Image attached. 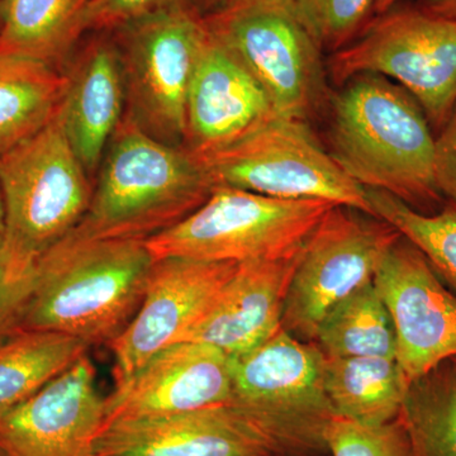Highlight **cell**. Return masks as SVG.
<instances>
[{
	"label": "cell",
	"mask_w": 456,
	"mask_h": 456,
	"mask_svg": "<svg viewBox=\"0 0 456 456\" xmlns=\"http://www.w3.org/2000/svg\"><path fill=\"white\" fill-rule=\"evenodd\" d=\"M155 261L143 240L90 239L74 228L36 261L12 329L110 345L139 311Z\"/></svg>",
	"instance_id": "cell-1"
},
{
	"label": "cell",
	"mask_w": 456,
	"mask_h": 456,
	"mask_svg": "<svg viewBox=\"0 0 456 456\" xmlns=\"http://www.w3.org/2000/svg\"><path fill=\"white\" fill-rule=\"evenodd\" d=\"M330 97V154L362 188L392 194L416 211L443 202L435 182L428 117L406 89L377 74L350 77Z\"/></svg>",
	"instance_id": "cell-2"
},
{
	"label": "cell",
	"mask_w": 456,
	"mask_h": 456,
	"mask_svg": "<svg viewBox=\"0 0 456 456\" xmlns=\"http://www.w3.org/2000/svg\"><path fill=\"white\" fill-rule=\"evenodd\" d=\"M77 232L102 240H145L196 211L215 184L185 147L151 136L123 117L97 171Z\"/></svg>",
	"instance_id": "cell-3"
},
{
	"label": "cell",
	"mask_w": 456,
	"mask_h": 456,
	"mask_svg": "<svg viewBox=\"0 0 456 456\" xmlns=\"http://www.w3.org/2000/svg\"><path fill=\"white\" fill-rule=\"evenodd\" d=\"M88 171L69 142L59 110L44 128L0 156V193L9 256L18 269L70 233L88 211Z\"/></svg>",
	"instance_id": "cell-4"
},
{
	"label": "cell",
	"mask_w": 456,
	"mask_h": 456,
	"mask_svg": "<svg viewBox=\"0 0 456 456\" xmlns=\"http://www.w3.org/2000/svg\"><path fill=\"white\" fill-rule=\"evenodd\" d=\"M325 355L314 342L283 329L245 355L232 358L235 408L263 432L281 456H314L326 450L335 417L323 386Z\"/></svg>",
	"instance_id": "cell-5"
},
{
	"label": "cell",
	"mask_w": 456,
	"mask_h": 456,
	"mask_svg": "<svg viewBox=\"0 0 456 456\" xmlns=\"http://www.w3.org/2000/svg\"><path fill=\"white\" fill-rule=\"evenodd\" d=\"M335 206L325 200H279L215 187L200 208L145 240V244L155 260L287 259L301 253L314 228Z\"/></svg>",
	"instance_id": "cell-6"
},
{
	"label": "cell",
	"mask_w": 456,
	"mask_h": 456,
	"mask_svg": "<svg viewBox=\"0 0 456 456\" xmlns=\"http://www.w3.org/2000/svg\"><path fill=\"white\" fill-rule=\"evenodd\" d=\"M204 18L259 80L279 116L310 122L329 104L323 50L292 0H233Z\"/></svg>",
	"instance_id": "cell-7"
},
{
	"label": "cell",
	"mask_w": 456,
	"mask_h": 456,
	"mask_svg": "<svg viewBox=\"0 0 456 456\" xmlns=\"http://www.w3.org/2000/svg\"><path fill=\"white\" fill-rule=\"evenodd\" d=\"M110 33L122 60L126 116L156 139L184 145L189 86L209 33L204 14L189 0Z\"/></svg>",
	"instance_id": "cell-8"
},
{
	"label": "cell",
	"mask_w": 456,
	"mask_h": 456,
	"mask_svg": "<svg viewBox=\"0 0 456 456\" xmlns=\"http://www.w3.org/2000/svg\"><path fill=\"white\" fill-rule=\"evenodd\" d=\"M326 68L340 86L359 74L397 83L419 102L431 127L441 130L456 104V20L393 8L331 53Z\"/></svg>",
	"instance_id": "cell-9"
},
{
	"label": "cell",
	"mask_w": 456,
	"mask_h": 456,
	"mask_svg": "<svg viewBox=\"0 0 456 456\" xmlns=\"http://www.w3.org/2000/svg\"><path fill=\"white\" fill-rule=\"evenodd\" d=\"M196 158L215 187L325 200L374 216L367 189L341 169L302 119L277 117L233 145Z\"/></svg>",
	"instance_id": "cell-10"
},
{
	"label": "cell",
	"mask_w": 456,
	"mask_h": 456,
	"mask_svg": "<svg viewBox=\"0 0 456 456\" xmlns=\"http://www.w3.org/2000/svg\"><path fill=\"white\" fill-rule=\"evenodd\" d=\"M401 233L388 222L335 206L308 237L285 297L281 329L314 342L321 323L342 299L374 281Z\"/></svg>",
	"instance_id": "cell-11"
},
{
	"label": "cell",
	"mask_w": 456,
	"mask_h": 456,
	"mask_svg": "<svg viewBox=\"0 0 456 456\" xmlns=\"http://www.w3.org/2000/svg\"><path fill=\"white\" fill-rule=\"evenodd\" d=\"M237 268L236 261L156 260L139 311L110 344L116 386L156 354L184 341L211 310Z\"/></svg>",
	"instance_id": "cell-12"
},
{
	"label": "cell",
	"mask_w": 456,
	"mask_h": 456,
	"mask_svg": "<svg viewBox=\"0 0 456 456\" xmlns=\"http://www.w3.org/2000/svg\"><path fill=\"white\" fill-rule=\"evenodd\" d=\"M374 284L391 314L395 359L410 383L456 358V296L415 245L401 235Z\"/></svg>",
	"instance_id": "cell-13"
},
{
	"label": "cell",
	"mask_w": 456,
	"mask_h": 456,
	"mask_svg": "<svg viewBox=\"0 0 456 456\" xmlns=\"http://www.w3.org/2000/svg\"><path fill=\"white\" fill-rule=\"evenodd\" d=\"M106 415L86 354L0 419V448L7 456H93Z\"/></svg>",
	"instance_id": "cell-14"
},
{
	"label": "cell",
	"mask_w": 456,
	"mask_h": 456,
	"mask_svg": "<svg viewBox=\"0 0 456 456\" xmlns=\"http://www.w3.org/2000/svg\"><path fill=\"white\" fill-rule=\"evenodd\" d=\"M232 397V358L204 342L182 341L149 360L107 397L106 426L224 406Z\"/></svg>",
	"instance_id": "cell-15"
},
{
	"label": "cell",
	"mask_w": 456,
	"mask_h": 456,
	"mask_svg": "<svg viewBox=\"0 0 456 456\" xmlns=\"http://www.w3.org/2000/svg\"><path fill=\"white\" fill-rule=\"evenodd\" d=\"M277 117L259 80L209 31L189 86L183 146L194 156L212 154Z\"/></svg>",
	"instance_id": "cell-16"
},
{
	"label": "cell",
	"mask_w": 456,
	"mask_h": 456,
	"mask_svg": "<svg viewBox=\"0 0 456 456\" xmlns=\"http://www.w3.org/2000/svg\"><path fill=\"white\" fill-rule=\"evenodd\" d=\"M93 456H281L235 408L224 404L108 425Z\"/></svg>",
	"instance_id": "cell-17"
},
{
	"label": "cell",
	"mask_w": 456,
	"mask_h": 456,
	"mask_svg": "<svg viewBox=\"0 0 456 456\" xmlns=\"http://www.w3.org/2000/svg\"><path fill=\"white\" fill-rule=\"evenodd\" d=\"M301 254L239 263L217 301L184 341L212 345L231 358L268 341L281 330L285 297Z\"/></svg>",
	"instance_id": "cell-18"
},
{
	"label": "cell",
	"mask_w": 456,
	"mask_h": 456,
	"mask_svg": "<svg viewBox=\"0 0 456 456\" xmlns=\"http://www.w3.org/2000/svg\"><path fill=\"white\" fill-rule=\"evenodd\" d=\"M66 68L59 113L75 154L93 175L125 117L121 55L110 33H101L86 42Z\"/></svg>",
	"instance_id": "cell-19"
},
{
	"label": "cell",
	"mask_w": 456,
	"mask_h": 456,
	"mask_svg": "<svg viewBox=\"0 0 456 456\" xmlns=\"http://www.w3.org/2000/svg\"><path fill=\"white\" fill-rule=\"evenodd\" d=\"M323 386L336 417L377 426L397 419L410 380L395 359L325 356Z\"/></svg>",
	"instance_id": "cell-20"
},
{
	"label": "cell",
	"mask_w": 456,
	"mask_h": 456,
	"mask_svg": "<svg viewBox=\"0 0 456 456\" xmlns=\"http://www.w3.org/2000/svg\"><path fill=\"white\" fill-rule=\"evenodd\" d=\"M86 0H8L0 53L27 57L62 73L86 33Z\"/></svg>",
	"instance_id": "cell-21"
},
{
	"label": "cell",
	"mask_w": 456,
	"mask_h": 456,
	"mask_svg": "<svg viewBox=\"0 0 456 456\" xmlns=\"http://www.w3.org/2000/svg\"><path fill=\"white\" fill-rule=\"evenodd\" d=\"M75 336L38 330L0 335V419L88 354Z\"/></svg>",
	"instance_id": "cell-22"
},
{
	"label": "cell",
	"mask_w": 456,
	"mask_h": 456,
	"mask_svg": "<svg viewBox=\"0 0 456 456\" xmlns=\"http://www.w3.org/2000/svg\"><path fill=\"white\" fill-rule=\"evenodd\" d=\"M65 75L27 57L0 53V156L37 134L53 118Z\"/></svg>",
	"instance_id": "cell-23"
},
{
	"label": "cell",
	"mask_w": 456,
	"mask_h": 456,
	"mask_svg": "<svg viewBox=\"0 0 456 456\" xmlns=\"http://www.w3.org/2000/svg\"><path fill=\"white\" fill-rule=\"evenodd\" d=\"M314 344L327 358L395 359V326L374 281L362 285L329 312L318 329Z\"/></svg>",
	"instance_id": "cell-24"
},
{
	"label": "cell",
	"mask_w": 456,
	"mask_h": 456,
	"mask_svg": "<svg viewBox=\"0 0 456 456\" xmlns=\"http://www.w3.org/2000/svg\"><path fill=\"white\" fill-rule=\"evenodd\" d=\"M398 419L413 456H456V364L452 360L410 383Z\"/></svg>",
	"instance_id": "cell-25"
},
{
	"label": "cell",
	"mask_w": 456,
	"mask_h": 456,
	"mask_svg": "<svg viewBox=\"0 0 456 456\" xmlns=\"http://www.w3.org/2000/svg\"><path fill=\"white\" fill-rule=\"evenodd\" d=\"M367 196L375 217L415 245L456 296V204L446 200L440 211L422 213L383 191L367 189Z\"/></svg>",
	"instance_id": "cell-26"
},
{
	"label": "cell",
	"mask_w": 456,
	"mask_h": 456,
	"mask_svg": "<svg viewBox=\"0 0 456 456\" xmlns=\"http://www.w3.org/2000/svg\"><path fill=\"white\" fill-rule=\"evenodd\" d=\"M297 13L323 51L344 49L375 17L377 0H292Z\"/></svg>",
	"instance_id": "cell-27"
},
{
	"label": "cell",
	"mask_w": 456,
	"mask_h": 456,
	"mask_svg": "<svg viewBox=\"0 0 456 456\" xmlns=\"http://www.w3.org/2000/svg\"><path fill=\"white\" fill-rule=\"evenodd\" d=\"M331 456H413L399 419L384 425H362L334 417L326 431Z\"/></svg>",
	"instance_id": "cell-28"
},
{
	"label": "cell",
	"mask_w": 456,
	"mask_h": 456,
	"mask_svg": "<svg viewBox=\"0 0 456 456\" xmlns=\"http://www.w3.org/2000/svg\"><path fill=\"white\" fill-rule=\"evenodd\" d=\"M182 2L189 0H86L84 28L86 32H114L140 18Z\"/></svg>",
	"instance_id": "cell-29"
},
{
	"label": "cell",
	"mask_w": 456,
	"mask_h": 456,
	"mask_svg": "<svg viewBox=\"0 0 456 456\" xmlns=\"http://www.w3.org/2000/svg\"><path fill=\"white\" fill-rule=\"evenodd\" d=\"M33 272H22L14 265L5 246L4 235L0 232V335L12 329L25 305L31 292Z\"/></svg>",
	"instance_id": "cell-30"
},
{
	"label": "cell",
	"mask_w": 456,
	"mask_h": 456,
	"mask_svg": "<svg viewBox=\"0 0 456 456\" xmlns=\"http://www.w3.org/2000/svg\"><path fill=\"white\" fill-rule=\"evenodd\" d=\"M434 170L441 196L456 204V104L435 140Z\"/></svg>",
	"instance_id": "cell-31"
},
{
	"label": "cell",
	"mask_w": 456,
	"mask_h": 456,
	"mask_svg": "<svg viewBox=\"0 0 456 456\" xmlns=\"http://www.w3.org/2000/svg\"><path fill=\"white\" fill-rule=\"evenodd\" d=\"M417 8L434 16L456 20V0H419Z\"/></svg>",
	"instance_id": "cell-32"
},
{
	"label": "cell",
	"mask_w": 456,
	"mask_h": 456,
	"mask_svg": "<svg viewBox=\"0 0 456 456\" xmlns=\"http://www.w3.org/2000/svg\"><path fill=\"white\" fill-rule=\"evenodd\" d=\"M193 2L204 16H208V14L216 13V12L226 8L232 0H193Z\"/></svg>",
	"instance_id": "cell-33"
},
{
	"label": "cell",
	"mask_w": 456,
	"mask_h": 456,
	"mask_svg": "<svg viewBox=\"0 0 456 456\" xmlns=\"http://www.w3.org/2000/svg\"><path fill=\"white\" fill-rule=\"evenodd\" d=\"M398 2L399 0H377V4H375V16H379V14L391 11Z\"/></svg>",
	"instance_id": "cell-34"
},
{
	"label": "cell",
	"mask_w": 456,
	"mask_h": 456,
	"mask_svg": "<svg viewBox=\"0 0 456 456\" xmlns=\"http://www.w3.org/2000/svg\"><path fill=\"white\" fill-rule=\"evenodd\" d=\"M4 231V207H3L2 193H0V232Z\"/></svg>",
	"instance_id": "cell-35"
},
{
	"label": "cell",
	"mask_w": 456,
	"mask_h": 456,
	"mask_svg": "<svg viewBox=\"0 0 456 456\" xmlns=\"http://www.w3.org/2000/svg\"><path fill=\"white\" fill-rule=\"evenodd\" d=\"M8 0H0V27H2L3 18H4L5 7H7Z\"/></svg>",
	"instance_id": "cell-36"
},
{
	"label": "cell",
	"mask_w": 456,
	"mask_h": 456,
	"mask_svg": "<svg viewBox=\"0 0 456 456\" xmlns=\"http://www.w3.org/2000/svg\"><path fill=\"white\" fill-rule=\"evenodd\" d=\"M0 456H7V455H5V452H3L2 448H0Z\"/></svg>",
	"instance_id": "cell-37"
},
{
	"label": "cell",
	"mask_w": 456,
	"mask_h": 456,
	"mask_svg": "<svg viewBox=\"0 0 456 456\" xmlns=\"http://www.w3.org/2000/svg\"><path fill=\"white\" fill-rule=\"evenodd\" d=\"M452 362H455V364H456V358L452 359Z\"/></svg>",
	"instance_id": "cell-38"
},
{
	"label": "cell",
	"mask_w": 456,
	"mask_h": 456,
	"mask_svg": "<svg viewBox=\"0 0 456 456\" xmlns=\"http://www.w3.org/2000/svg\"><path fill=\"white\" fill-rule=\"evenodd\" d=\"M232 2H233V0H232Z\"/></svg>",
	"instance_id": "cell-39"
}]
</instances>
